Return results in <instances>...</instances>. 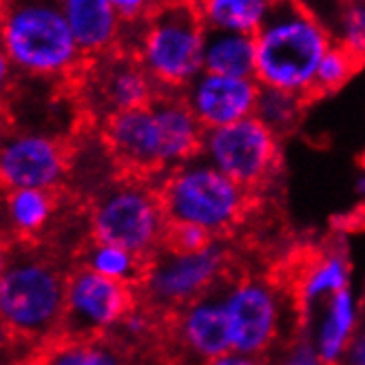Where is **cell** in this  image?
I'll return each mask as SVG.
<instances>
[{
    "label": "cell",
    "instance_id": "obj_30",
    "mask_svg": "<svg viewBox=\"0 0 365 365\" xmlns=\"http://www.w3.org/2000/svg\"><path fill=\"white\" fill-rule=\"evenodd\" d=\"M204 365H268V363L259 356H246V354H237V352H228V354H222L217 359L206 361Z\"/></svg>",
    "mask_w": 365,
    "mask_h": 365
},
{
    "label": "cell",
    "instance_id": "obj_27",
    "mask_svg": "<svg viewBox=\"0 0 365 365\" xmlns=\"http://www.w3.org/2000/svg\"><path fill=\"white\" fill-rule=\"evenodd\" d=\"M336 365H365V290L354 314V328L348 339V346L343 348Z\"/></svg>",
    "mask_w": 365,
    "mask_h": 365
},
{
    "label": "cell",
    "instance_id": "obj_3",
    "mask_svg": "<svg viewBox=\"0 0 365 365\" xmlns=\"http://www.w3.org/2000/svg\"><path fill=\"white\" fill-rule=\"evenodd\" d=\"M255 80L262 87L302 93L308 100L319 62L334 40L302 0H272L264 25L255 34Z\"/></svg>",
    "mask_w": 365,
    "mask_h": 365
},
{
    "label": "cell",
    "instance_id": "obj_23",
    "mask_svg": "<svg viewBox=\"0 0 365 365\" xmlns=\"http://www.w3.org/2000/svg\"><path fill=\"white\" fill-rule=\"evenodd\" d=\"M361 67H363V64L350 51H346L339 45H332L328 49V53L321 58V62H319L314 82H312L310 93H308V102L312 104L319 98H326L330 93H336Z\"/></svg>",
    "mask_w": 365,
    "mask_h": 365
},
{
    "label": "cell",
    "instance_id": "obj_20",
    "mask_svg": "<svg viewBox=\"0 0 365 365\" xmlns=\"http://www.w3.org/2000/svg\"><path fill=\"white\" fill-rule=\"evenodd\" d=\"M206 29L250 34L264 25L272 0H192Z\"/></svg>",
    "mask_w": 365,
    "mask_h": 365
},
{
    "label": "cell",
    "instance_id": "obj_4",
    "mask_svg": "<svg viewBox=\"0 0 365 365\" xmlns=\"http://www.w3.org/2000/svg\"><path fill=\"white\" fill-rule=\"evenodd\" d=\"M195 162V160H192ZM180 164L153 184L166 224H192L232 242L262 192H250L208 164Z\"/></svg>",
    "mask_w": 365,
    "mask_h": 365
},
{
    "label": "cell",
    "instance_id": "obj_33",
    "mask_svg": "<svg viewBox=\"0 0 365 365\" xmlns=\"http://www.w3.org/2000/svg\"><path fill=\"white\" fill-rule=\"evenodd\" d=\"M359 166H361V170H365V151H361V155H359Z\"/></svg>",
    "mask_w": 365,
    "mask_h": 365
},
{
    "label": "cell",
    "instance_id": "obj_11",
    "mask_svg": "<svg viewBox=\"0 0 365 365\" xmlns=\"http://www.w3.org/2000/svg\"><path fill=\"white\" fill-rule=\"evenodd\" d=\"M98 131L115 180L153 186L170 170L162 128L151 104L106 118Z\"/></svg>",
    "mask_w": 365,
    "mask_h": 365
},
{
    "label": "cell",
    "instance_id": "obj_19",
    "mask_svg": "<svg viewBox=\"0 0 365 365\" xmlns=\"http://www.w3.org/2000/svg\"><path fill=\"white\" fill-rule=\"evenodd\" d=\"M38 350L45 354L49 365H135L128 350L111 334L91 341L56 336Z\"/></svg>",
    "mask_w": 365,
    "mask_h": 365
},
{
    "label": "cell",
    "instance_id": "obj_26",
    "mask_svg": "<svg viewBox=\"0 0 365 365\" xmlns=\"http://www.w3.org/2000/svg\"><path fill=\"white\" fill-rule=\"evenodd\" d=\"M38 348L31 346L20 334H16L7 321L0 317V365H20L29 359Z\"/></svg>",
    "mask_w": 365,
    "mask_h": 365
},
{
    "label": "cell",
    "instance_id": "obj_2",
    "mask_svg": "<svg viewBox=\"0 0 365 365\" xmlns=\"http://www.w3.org/2000/svg\"><path fill=\"white\" fill-rule=\"evenodd\" d=\"M0 36L23 76L71 84L87 64L62 0H0Z\"/></svg>",
    "mask_w": 365,
    "mask_h": 365
},
{
    "label": "cell",
    "instance_id": "obj_6",
    "mask_svg": "<svg viewBox=\"0 0 365 365\" xmlns=\"http://www.w3.org/2000/svg\"><path fill=\"white\" fill-rule=\"evenodd\" d=\"M204 40L192 0H162L146 18L138 60L160 89L182 91L204 71Z\"/></svg>",
    "mask_w": 365,
    "mask_h": 365
},
{
    "label": "cell",
    "instance_id": "obj_25",
    "mask_svg": "<svg viewBox=\"0 0 365 365\" xmlns=\"http://www.w3.org/2000/svg\"><path fill=\"white\" fill-rule=\"evenodd\" d=\"M220 240L215 235L202 226L192 224H166L162 232L160 250L166 255L175 257H192L206 252L212 244H217Z\"/></svg>",
    "mask_w": 365,
    "mask_h": 365
},
{
    "label": "cell",
    "instance_id": "obj_10",
    "mask_svg": "<svg viewBox=\"0 0 365 365\" xmlns=\"http://www.w3.org/2000/svg\"><path fill=\"white\" fill-rule=\"evenodd\" d=\"M138 304L133 286L73 266L67 274V297L58 336L73 341L100 339L131 314Z\"/></svg>",
    "mask_w": 365,
    "mask_h": 365
},
{
    "label": "cell",
    "instance_id": "obj_8",
    "mask_svg": "<svg viewBox=\"0 0 365 365\" xmlns=\"http://www.w3.org/2000/svg\"><path fill=\"white\" fill-rule=\"evenodd\" d=\"M204 153L244 190L266 192L282 186L284 158L279 138L255 115L206 131Z\"/></svg>",
    "mask_w": 365,
    "mask_h": 365
},
{
    "label": "cell",
    "instance_id": "obj_16",
    "mask_svg": "<svg viewBox=\"0 0 365 365\" xmlns=\"http://www.w3.org/2000/svg\"><path fill=\"white\" fill-rule=\"evenodd\" d=\"M69 195V188L36 190L23 188L5 195V210L9 217V237L23 244H40L51 230L58 212Z\"/></svg>",
    "mask_w": 365,
    "mask_h": 365
},
{
    "label": "cell",
    "instance_id": "obj_14",
    "mask_svg": "<svg viewBox=\"0 0 365 365\" xmlns=\"http://www.w3.org/2000/svg\"><path fill=\"white\" fill-rule=\"evenodd\" d=\"M228 288L230 286L208 294L184 312H175L170 319L168 336L195 365H204L210 359L232 352L228 317L224 308V294Z\"/></svg>",
    "mask_w": 365,
    "mask_h": 365
},
{
    "label": "cell",
    "instance_id": "obj_13",
    "mask_svg": "<svg viewBox=\"0 0 365 365\" xmlns=\"http://www.w3.org/2000/svg\"><path fill=\"white\" fill-rule=\"evenodd\" d=\"M262 84L255 78H230L202 71L182 96L204 131L230 126L255 113Z\"/></svg>",
    "mask_w": 365,
    "mask_h": 365
},
{
    "label": "cell",
    "instance_id": "obj_18",
    "mask_svg": "<svg viewBox=\"0 0 365 365\" xmlns=\"http://www.w3.org/2000/svg\"><path fill=\"white\" fill-rule=\"evenodd\" d=\"M204 71L217 76H230V78H255L257 73L255 36L206 29Z\"/></svg>",
    "mask_w": 365,
    "mask_h": 365
},
{
    "label": "cell",
    "instance_id": "obj_21",
    "mask_svg": "<svg viewBox=\"0 0 365 365\" xmlns=\"http://www.w3.org/2000/svg\"><path fill=\"white\" fill-rule=\"evenodd\" d=\"M308 106H310V102L302 93H290V91L272 89V87H259V96H257L252 115L262 124H266L270 131L282 140L297 131Z\"/></svg>",
    "mask_w": 365,
    "mask_h": 365
},
{
    "label": "cell",
    "instance_id": "obj_22",
    "mask_svg": "<svg viewBox=\"0 0 365 365\" xmlns=\"http://www.w3.org/2000/svg\"><path fill=\"white\" fill-rule=\"evenodd\" d=\"M326 308L328 312L324 319V326L319 330L317 352H319L321 365H336L354 328V310H352L350 290L346 288V290L330 294Z\"/></svg>",
    "mask_w": 365,
    "mask_h": 365
},
{
    "label": "cell",
    "instance_id": "obj_28",
    "mask_svg": "<svg viewBox=\"0 0 365 365\" xmlns=\"http://www.w3.org/2000/svg\"><path fill=\"white\" fill-rule=\"evenodd\" d=\"M122 23H138V20H146L155 11V7L162 0H111Z\"/></svg>",
    "mask_w": 365,
    "mask_h": 365
},
{
    "label": "cell",
    "instance_id": "obj_15",
    "mask_svg": "<svg viewBox=\"0 0 365 365\" xmlns=\"http://www.w3.org/2000/svg\"><path fill=\"white\" fill-rule=\"evenodd\" d=\"M62 9L87 60L118 49L122 18L111 0H62Z\"/></svg>",
    "mask_w": 365,
    "mask_h": 365
},
{
    "label": "cell",
    "instance_id": "obj_31",
    "mask_svg": "<svg viewBox=\"0 0 365 365\" xmlns=\"http://www.w3.org/2000/svg\"><path fill=\"white\" fill-rule=\"evenodd\" d=\"M9 248H11V240L7 237V235L0 232V279H3L7 262H9Z\"/></svg>",
    "mask_w": 365,
    "mask_h": 365
},
{
    "label": "cell",
    "instance_id": "obj_1",
    "mask_svg": "<svg viewBox=\"0 0 365 365\" xmlns=\"http://www.w3.org/2000/svg\"><path fill=\"white\" fill-rule=\"evenodd\" d=\"M69 270L53 250L11 240L9 262L0 279V317L36 348L60 332Z\"/></svg>",
    "mask_w": 365,
    "mask_h": 365
},
{
    "label": "cell",
    "instance_id": "obj_7",
    "mask_svg": "<svg viewBox=\"0 0 365 365\" xmlns=\"http://www.w3.org/2000/svg\"><path fill=\"white\" fill-rule=\"evenodd\" d=\"M89 232L100 244L133 255L160 250L164 217L153 186L111 180L89 197Z\"/></svg>",
    "mask_w": 365,
    "mask_h": 365
},
{
    "label": "cell",
    "instance_id": "obj_29",
    "mask_svg": "<svg viewBox=\"0 0 365 365\" xmlns=\"http://www.w3.org/2000/svg\"><path fill=\"white\" fill-rule=\"evenodd\" d=\"M14 64L5 51V45H3V36H0V106H3L14 89Z\"/></svg>",
    "mask_w": 365,
    "mask_h": 365
},
{
    "label": "cell",
    "instance_id": "obj_17",
    "mask_svg": "<svg viewBox=\"0 0 365 365\" xmlns=\"http://www.w3.org/2000/svg\"><path fill=\"white\" fill-rule=\"evenodd\" d=\"M155 255L158 252L133 255V252L109 246V244H100L89 235V237L76 248V252L71 257V268L73 266L89 268L98 274L118 279V282H124L138 290L146 282L148 272H151Z\"/></svg>",
    "mask_w": 365,
    "mask_h": 365
},
{
    "label": "cell",
    "instance_id": "obj_9",
    "mask_svg": "<svg viewBox=\"0 0 365 365\" xmlns=\"http://www.w3.org/2000/svg\"><path fill=\"white\" fill-rule=\"evenodd\" d=\"M224 308L228 317L230 346L237 354L266 359L274 346H282L286 352L290 343L284 319L299 339H306L299 332L297 321L282 297L268 286L262 274H244L237 284L230 286L224 297Z\"/></svg>",
    "mask_w": 365,
    "mask_h": 365
},
{
    "label": "cell",
    "instance_id": "obj_12",
    "mask_svg": "<svg viewBox=\"0 0 365 365\" xmlns=\"http://www.w3.org/2000/svg\"><path fill=\"white\" fill-rule=\"evenodd\" d=\"M73 142L64 135L16 133L0 140V190H60L71 175Z\"/></svg>",
    "mask_w": 365,
    "mask_h": 365
},
{
    "label": "cell",
    "instance_id": "obj_5",
    "mask_svg": "<svg viewBox=\"0 0 365 365\" xmlns=\"http://www.w3.org/2000/svg\"><path fill=\"white\" fill-rule=\"evenodd\" d=\"M252 274L230 244L217 242L206 252L175 257L158 250L146 282L135 290L138 302L155 312H184L208 294Z\"/></svg>",
    "mask_w": 365,
    "mask_h": 365
},
{
    "label": "cell",
    "instance_id": "obj_24",
    "mask_svg": "<svg viewBox=\"0 0 365 365\" xmlns=\"http://www.w3.org/2000/svg\"><path fill=\"white\" fill-rule=\"evenodd\" d=\"M328 31L334 45L350 51L365 64V0H343Z\"/></svg>",
    "mask_w": 365,
    "mask_h": 365
},
{
    "label": "cell",
    "instance_id": "obj_32",
    "mask_svg": "<svg viewBox=\"0 0 365 365\" xmlns=\"http://www.w3.org/2000/svg\"><path fill=\"white\" fill-rule=\"evenodd\" d=\"M20 365H49L47 363V359H45V354H42L40 350H36L29 359H25L23 363H20Z\"/></svg>",
    "mask_w": 365,
    "mask_h": 365
}]
</instances>
